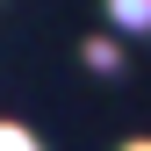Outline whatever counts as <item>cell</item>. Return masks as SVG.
<instances>
[{
  "label": "cell",
  "instance_id": "3",
  "mask_svg": "<svg viewBox=\"0 0 151 151\" xmlns=\"http://www.w3.org/2000/svg\"><path fill=\"white\" fill-rule=\"evenodd\" d=\"M86 65H93V72H115L122 50H115V43H86Z\"/></svg>",
  "mask_w": 151,
  "mask_h": 151
},
{
  "label": "cell",
  "instance_id": "2",
  "mask_svg": "<svg viewBox=\"0 0 151 151\" xmlns=\"http://www.w3.org/2000/svg\"><path fill=\"white\" fill-rule=\"evenodd\" d=\"M0 151H43V144H36L22 122H0Z\"/></svg>",
  "mask_w": 151,
  "mask_h": 151
},
{
  "label": "cell",
  "instance_id": "4",
  "mask_svg": "<svg viewBox=\"0 0 151 151\" xmlns=\"http://www.w3.org/2000/svg\"><path fill=\"white\" fill-rule=\"evenodd\" d=\"M122 151H151V137H129V144H122Z\"/></svg>",
  "mask_w": 151,
  "mask_h": 151
},
{
  "label": "cell",
  "instance_id": "1",
  "mask_svg": "<svg viewBox=\"0 0 151 151\" xmlns=\"http://www.w3.org/2000/svg\"><path fill=\"white\" fill-rule=\"evenodd\" d=\"M108 14H115V29H151V0H108Z\"/></svg>",
  "mask_w": 151,
  "mask_h": 151
}]
</instances>
